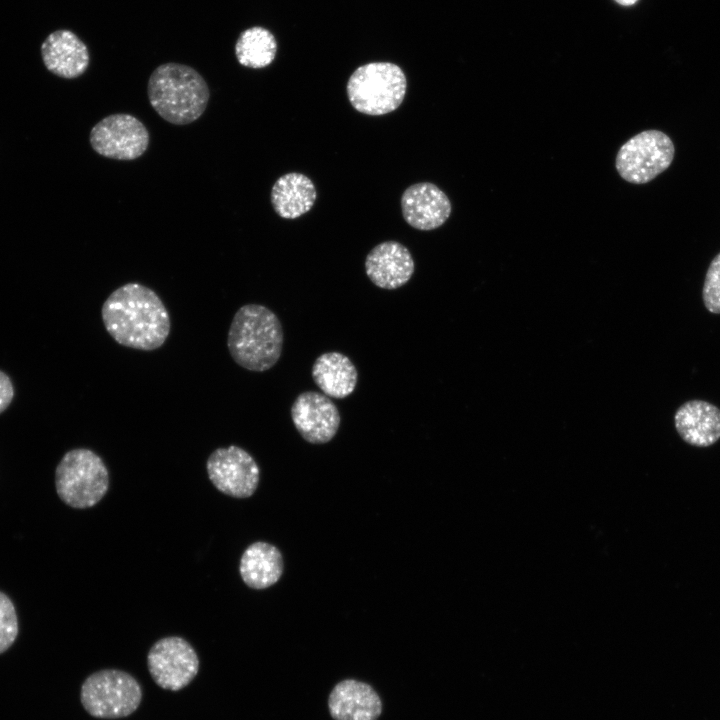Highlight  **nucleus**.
Segmentation results:
<instances>
[{
	"instance_id": "16",
	"label": "nucleus",
	"mask_w": 720,
	"mask_h": 720,
	"mask_svg": "<svg viewBox=\"0 0 720 720\" xmlns=\"http://www.w3.org/2000/svg\"><path fill=\"white\" fill-rule=\"evenodd\" d=\"M682 440L696 447H708L720 439V409L704 400L683 403L674 416Z\"/></svg>"
},
{
	"instance_id": "2",
	"label": "nucleus",
	"mask_w": 720,
	"mask_h": 720,
	"mask_svg": "<svg viewBox=\"0 0 720 720\" xmlns=\"http://www.w3.org/2000/svg\"><path fill=\"white\" fill-rule=\"evenodd\" d=\"M284 341L278 316L261 304H245L234 314L228 335L230 356L253 372L271 369L280 359Z\"/></svg>"
},
{
	"instance_id": "22",
	"label": "nucleus",
	"mask_w": 720,
	"mask_h": 720,
	"mask_svg": "<svg viewBox=\"0 0 720 720\" xmlns=\"http://www.w3.org/2000/svg\"><path fill=\"white\" fill-rule=\"evenodd\" d=\"M702 299L709 312L720 314V253L714 257L707 269Z\"/></svg>"
},
{
	"instance_id": "15",
	"label": "nucleus",
	"mask_w": 720,
	"mask_h": 720,
	"mask_svg": "<svg viewBox=\"0 0 720 720\" xmlns=\"http://www.w3.org/2000/svg\"><path fill=\"white\" fill-rule=\"evenodd\" d=\"M328 707L334 720H377L382 712L376 691L354 679L336 684L329 695Z\"/></svg>"
},
{
	"instance_id": "6",
	"label": "nucleus",
	"mask_w": 720,
	"mask_h": 720,
	"mask_svg": "<svg viewBox=\"0 0 720 720\" xmlns=\"http://www.w3.org/2000/svg\"><path fill=\"white\" fill-rule=\"evenodd\" d=\"M142 688L128 672L103 669L89 675L81 686V703L93 717L118 719L134 713L142 701Z\"/></svg>"
},
{
	"instance_id": "12",
	"label": "nucleus",
	"mask_w": 720,
	"mask_h": 720,
	"mask_svg": "<svg viewBox=\"0 0 720 720\" xmlns=\"http://www.w3.org/2000/svg\"><path fill=\"white\" fill-rule=\"evenodd\" d=\"M401 209L405 221L415 229L429 231L442 226L452 210L447 195L435 184L420 182L402 194Z\"/></svg>"
},
{
	"instance_id": "17",
	"label": "nucleus",
	"mask_w": 720,
	"mask_h": 720,
	"mask_svg": "<svg viewBox=\"0 0 720 720\" xmlns=\"http://www.w3.org/2000/svg\"><path fill=\"white\" fill-rule=\"evenodd\" d=\"M284 562L280 550L267 542L257 541L243 552L239 572L243 582L250 588L266 589L279 581Z\"/></svg>"
},
{
	"instance_id": "23",
	"label": "nucleus",
	"mask_w": 720,
	"mask_h": 720,
	"mask_svg": "<svg viewBox=\"0 0 720 720\" xmlns=\"http://www.w3.org/2000/svg\"><path fill=\"white\" fill-rule=\"evenodd\" d=\"M14 397V388L9 376L0 370V413L5 411Z\"/></svg>"
},
{
	"instance_id": "19",
	"label": "nucleus",
	"mask_w": 720,
	"mask_h": 720,
	"mask_svg": "<svg viewBox=\"0 0 720 720\" xmlns=\"http://www.w3.org/2000/svg\"><path fill=\"white\" fill-rule=\"evenodd\" d=\"M312 378L325 395L343 399L355 390L358 372L349 357L332 351L317 357L312 366Z\"/></svg>"
},
{
	"instance_id": "20",
	"label": "nucleus",
	"mask_w": 720,
	"mask_h": 720,
	"mask_svg": "<svg viewBox=\"0 0 720 720\" xmlns=\"http://www.w3.org/2000/svg\"><path fill=\"white\" fill-rule=\"evenodd\" d=\"M276 52L275 36L261 26L244 30L235 44V55L239 64L253 69L269 66L275 59Z\"/></svg>"
},
{
	"instance_id": "4",
	"label": "nucleus",
	"mask_w": 720,
	"mask_h": 720,
	"mask_svg": "<svg viewBox=\"0 0 720 720\" xmlns=\"http://www.w3.org/2000/svg\"><path fill=\"white\" fill-rule=\"evenodd\" d=\"M109 471L102 458L88 448L66 452L55 470V487L59 498L77 509L96 505L107 493Z\"/></svg>"
},
{
	"instance_id": "11",
	"label": "nucleus",
	"mask_w": 720,
	"mask_h": 720,
	"mask_svg": "<svg viewBox=\"0 0 720 720\" xmlns=\"http://www.w3.org/2000/svg\"><path fill=\"white\" fill-rule=\"evenodd\" d=\"M291 419L301 437L311 444L331 441L340 426L341 416L335 403L316 391L300 393L291 406Z\"/></svg>"
},
{
	"instance_id": "7",
	"label": "nucleus",
	"mask_w": 720,
	"mask_h": 720,
	"mask_svg": "<svg viewBox=\"0 0 720 720\" xmlns=\"http://www.w3.org/2000/svg\"><path fill=\"white\" fill-rule=\"evenodd\" d=\"M674 155L675 147L668 135L660 130H645L620 147L615 167L625 181L645 184L664 172Z\"/></svg>"
},
{
	"instance_id": "8",
	"label": "nucleus",
	"mask_w": 720,
	"mask_h": 720,
	"mask_svg": "<svg viewBox=\"0 0 720 720\" xmlns=\"http://www.w3.org/2000/svg\"><path fill=\"white\" fill-rule=\"evenodd\" d=\"M200 661L192 645L182 637L157 640L147 654V667L153 681L162 689L179 691L188 686L199 671Z\"/></svg>"
},
{
	"instance_id": "1",
	"label": "nucleus",
	"mask_w": 720,
	"mask_h": 720,
	"mask_svg": "<svg viewBox=\"0 0 720 720\" xmlns=\"http://www.w3.org/2000/svg\"><path fill=\"white\" fill-rule=\"evenodd\" d=\"M101 316L118 344L136 350L160 348L171 330L169 312L159 295L135 282L115 289L104 301Z\"/></svg>"
},
{
	"instance_id": "9",
	"label": "nucleus",
	"mask_w": 720,
	"mask_h": 720,
	"mask_svg": "<svg viewBox=\"0 0 720 720\" xmlns=\"http://www.w3.org/2000/svg\"><path fill=\"white\" fill-rule=\"evenodd\" d=\"M149 132L136 117L111 114L100 120L90 131L93 150L106 158L134 160L142 156L149 145Z\"/></svg>"
},
{
	"instance_id": "18",
	"label": "nucleus",
	"mask_w": 720,
	"mask_h": 720,
	"mask_svg": "<svg viewBox=\"0 0 720 720\" xmlns=\"http://www.w3.org/2000/svg\"><path fill=\"white\" fill-rule=\"evenodd\" d=\"M316 197L312 180L297 172L280 176L271 190L273 209L284 219H295L306 214L313 207Z\"/></svg>"
},
{
	"instance_id": "10",
	"label": "nucleus",
	"mask_w": 720,
	"mask_h": 720,
	"mask_svg": "<svg viewBox=\"0 0 720 720\" xmlns=\"http://www.w3.org/2000/svg\"><path fill=\"white\" fill-rule=\"evenodd\" d=\"M206 469L216 489L234 498L252 496L259 484L258 464L249 452L236 445L215 449L207 459Z\"/></svg>"
},
{
	"instance_id": "13",
	"label": "nucleus",
	"mask_w": 720,
	"mask_h": 720,
	"mask_svg": "<svg viewBox=\"0 0 720 720\" xmlns=\"http://www.w3.org/2000/svg\"><path fill=\"white\" fill-rule=\"evenodd\" d=\"M414 269L410 251L397 241L376 245L365 259L368 278L382 289L393 290L405 285L412 277Z\"/></svg>"
},
{
	"instance_id": "3",
	"label": "nucleus",
	"mask_w": 720,
	"mask_h": 720,
	"mask_svg": "<svg viewBox=\"0 0 720 720\" xmlns=\"http://www.w3.org/2000/svg\"><path fill=\"white\" fill-rule=\"evenodd\" d=\"M147 95L152 108L164 120L186 125L197 120L209 101V88L202 75L191 66L164 63L151 73Z\"/></svg>"
},
{
	"instance_id": "14",
	"label": "nucleus",
	"mask_w": 720,
	"mask_h": 720,
	"mask_svg": "<svg viewBox=\"0 0 720 720\" xmlns=\"http://www.w3.org/2000/svg\"><path fill=\"white\" fill-rule=\"evenodd\" d=\"M40 51L47 70L61 78H77L89 66L88 47L74 32L67 29L50 33L43 41Z\"/></svg>"
},
{
	"instance_id": "21",
	"label": "nucleus",
	"mask_w": 720,
	"mask_h": 720,
	"mask_svg": "<svg viewBox=\"0 0 720 720\" xmlns=\"http://www.w3.org/2000/svg\"><path fill=\"white\" fill-rule=\"evenodd\" d=\"M18 620L13 602L0 591V654L16 640Z\"/></svg>"
},
{
	"instance_id": "24",
	"label": "nucleus",
	"mask_w": 720,
	"mask_h": 720,
	"mask_svg": "<svg viewBox=\"0 0 720 720\" xmlns=\"http://www.w3.org/2000/svg\"><path fill=\"white\" fill-rule=\"evenodd\" d=\"M617 4L622 6H630L634 4L637 0H614Z\"/></svg>"
},
{
	"instance_id": "5",
	"label": "nucleus",
	"mask_w": 720,
	"mask_h": 720,
	"mask_svg": "<svg viewBox=\"0 0 720 720\" xmlns=\"http://www.w3.org/2000/svg\"><path fill=\"white\" fill-rule=\"evenodd\" d=\"M406 89L403 70L391 62H371L358 67L346 86L352 107L371 116L396 110L404 100Z\"/></svg>"
}]
</instances>
